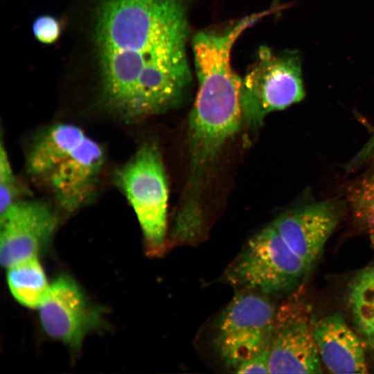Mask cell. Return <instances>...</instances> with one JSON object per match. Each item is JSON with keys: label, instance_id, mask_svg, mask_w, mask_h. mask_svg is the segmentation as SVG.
<instances>
[{"label": "cell", "instance_id": "obj_1", "mask_svg": "<svg viewBox=\"0 0 374 374\" xmlns=\"http://www.w3.org/2000/svg\"><path fill=\"white\" fill-rule=\"evenodd\" d=\"M90 42L100 98L127 121L180 103L191 83L190 0H95Z\"/></svg>", "mask_w": 374, "mask_h": 374}, {"label": "cell", "instance_id": "obj_2", "mask_svg": "<svg viewBox=\"0 0 374 374\" xmlns=\"http://www.w3.org/2000/svg\"><path fill=\"white\" fill-rule=\"evenodd\" d=\"M244 28L202 30L193 39L199 87L188 129V172L177 216L203 220L202 200L209 174L222 147L242 123V80L231 66V53Z\"/></svg>", "mask_w": 374, "mask_h": 374}, {"label": "cell", "instance_id": "obj_3", "mask_svg": "<svg viewBox=\"0 0 374 374\" xmlns=\"http://www.w3.org/2000/svg\"><path fill=\"white\" fill-rule=\"evenodd\" d=\"M100 145L82 129L61 123L45 131L29 150L26 169L62 209L73 212L89 199L103 165Z\"/></svg>", "mask_w": 374, "mask_h": 374}, {"label": "cell", "instance_id": "obj_4", "mask_svg": "<svg viewBox=\"0 0 374 374\" xmlns=\"http://www.w3.org/2000/svg\"><path fill=\"white\" fill-rule=\"evenodd\" d=\"M304 96L299 53L294 50L277 53L261 46L241 82L242 123L251 130H257L269 113L284 109Z\"/></svg>", "mask_w": 374, "mask_h": 374}, {"label": "cell", "instance_id": "obj_5", "mask_svg": "<svg viewBox=\"0 0 374 374\" xmlns=\"http://www.w3.org/2000/svg\"><path fill=\"white\" fill-rule=\"evenodd\" d=\"M310 269L269 224L249 239L225 280L241 290L278 294L295 288Z\"/></svg>", "mask_w": 374, "mask_h": 374}, {"label": "cell", "instance_id": "obj_6", "mask_svg": "<svg viewBox=\"0 0 374 374\" xmlns=\"http://www.w3.org/2000/svg\"><path fill=\"white\" fill-rule=\"evenodd\" d=\"M116 180L134 208L150 249L160 250L166 232L168 190L158 145L143 143L117 170Z\"/></svg>", "mask_w": 374, "mask_h": 374}, {"label": "cell", "instance_id": "obj_7", "mask_svg": "<svg viewBox=\"0 0 374 374\" xmlns=\"http://www.w3.org/2000/svg\"><path fill=\"white\" fill-rule=\"evenodd\" d=\"M264 295L240 290L218 320L215 346L223 362L235 370L269 346L276 310Z\"/></svg>", "mask_w": 374, "mask_h": 374}, {"label": "cell", "instance_id": "obj_8", "mask_svg": "<svg viewBox=\"0 0 374 374\" xmlns=\"http://www.w3.org/2000/svg\"><path fill=\"white\" fill-rule=\"evenodd\" d=\"M45 332L74 350L84 338L103 324L101 309L89 301L76 282L68 276L58 277L38 308Z\"/></svg>", "mask_w": 374, "mask_h": 374}, {"label": "cell", "instance_id": "obj_9", "mask_svg": "<svg viewBox=\"0 0 374 374\" xmlns=\"http://www.w3.org/2000/svg\"><path fill=\"white\" fill-rule=\"evenodd\" d=\"M0 260L4 267L37 256L48 244L57 217L46 203L16 200L1 213Z\"/></svg>", "mask_w": 374, "mask_h": 374}, {"label": "cell", "instance_id": "obj_10", "mask_svg": "<svg viewBox=\"0 0 374 374\" xmlns=\"http://www.w3.org/2000/svg\"><path fill=\"white\" fill-rule=\"evenodd\" d=\"M321 359L309 324L293 303L276 312L269 343V373H321Z\"/></svg>", "mask_w": 374, "mask_h": 374}, {"label": "cell", "instance_id": "obj_11", "mask_svg": "<svg viewBox=\"0 0 374 374\" xmlns=\"http://www.w3.org/2000/svg\"><path fill=\"white\" fill-rule=\"evenodd\" d=\"M339 218L337 205L325 201L290 210L271 224L290 249L312 269Z\"/></svg>", "mask_w": 374, "mask_h": 374}, {"label": "cell", "instance_id": "obj_12", "mask_svg": "<svg viewBox=\"0 0 374 374\" xmlns=\"http://www.w3.org/2000/svg\"><path fill=\"white\" fill-rule=\"evenodd\" d=\"M313 334L320 359L330 373L368 372L360 339L340 313L329 314L317 321L313 325Z\"/></svg>", "mask_w": 374, "mask_h": 374}, {"label": "cell", "instance_id": "obj_13", "mask_svg": "<svg viewBox=\"0 0 374 374\" xmlns=\"http://www.w3.org/2000/svg\"><path fill=\"white\" fill-rule=\"evenodd\" d=\"M347 302L358 332L374 353V265L353 277Z\"/></svg>", "mask_w": 374, "mask_h": 374}, {"label": "cell", "instance_id": "obj_14", "mask_svg": "<svg viewBox=\"0 0 374 374\" xmlns=\"http://www.w3.org/2000/svg\"><path fill=\"white\" fill-rule=\"evenodd\" d=\"M8 269L7 283L14 298L26 307L39 308L51 285L37 256L19 262Z\"/></svg>", "mask_w": 374, "mask_h": 374}, {"label": "cell", "instance_id": "obj_15", "mask_svg": "<svg viewBox=\"0 0 374 374\" xmlns=\"http://www.w3.org/2000/svg\"><path fill=\"white\" fill-rule=\"evenodd\" d=\"M18 194L17 181L6 148L1 141L0 150V212L16 201Z\"/></svg>", "mask_w": 374, "mask_h": 374}, {"label": "cell", "instance_id": "obj_16", "mask_svg": "<svg viewBox=\"0 0 374 374\" xmlns=\"http://www.w3.org/2000/svg\"><path fill=\"white\" fill-rule=\"evenodd\" d=\"M61 24L51 15H41L35 19L33 31L35 37L41 43L51 44L55 42L61 35Z\"/></svg>", "mask_w": 374, "mask_h": 374}, {"label": "cell", "instance_id": "obj_17", "mask_svg": "<svg viewBox=\"0 0 374 374\" xmlns=\"http://www.w3.org/2000/svg\"><path fill=\"white\" fill-rule=\"evenodd\" d=\"M269 346L247 359L235 369L238 373H269Z\"/></svg>", "mask_w": 374, "mask_h": 374}, {"label": "cell", "instance_id": "obj_18", "mask_svg": "<svg viewBox=\"0 0 374 374\" xmlns=\"http://www.w3.org/2000/svg\"><path fill=\"white\" fill-rule=\"evenodd\" d=\"M374 156V133L362 148L360 152L356 155V157L352 161L350 166L355 167L360 163L367 161L370 158Z\"/></svg>", "mask_w": 374, "mask_h": 374}, {"label": "cell", "instance_id": "obj_19", "mask_svg": "<svg viewBox=\"0 0 374 374\" xmlns=\"http://www.w3.org/2000/svg\"><path fill=\"white\" fill-rule=\"evenodd\" d=\"M367 219L371 222V224L374 225V203L370 208L368 214H367Z\"/></svg>", "mask_w": 374, "mask_h": 374}, {"label": "cell", "instance_id": "obj_20", "mask_svg": "<svg viewBox=\"0 0 374 374\" xmlns=\"http://www.w3.org/2000/svg\"><path fill=\"white\" fill-rule=\"evenodd\" d=\"M272 1V5H273V7H275V8H277V7H280L279 6V0H271Z\"/></svg>", "mask_w": 374, "mask_h": 374}]
</instances>
